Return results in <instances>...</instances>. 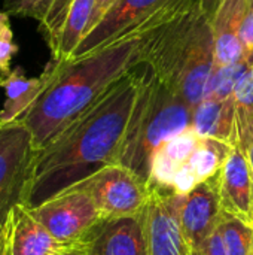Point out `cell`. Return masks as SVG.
Masks as SVG:
<instances>
[{
  "mask_svg": "<svg viewBox=\"0 0 253 255\" xmlns=\"http://www.w3.org/2000/svg\"><path fill=\"white\" fill-rule=\"evenodd\" d=\"M134 69L37 152L22 203L34 208L100 167L118 163L142 84V73Z\"/></svg>",
  "mask_w": 253,
  "mask_h": 255,
  "instance_id": "1",
  "label": "cell"
},
{
  "mask_svg": "<svg viewBox=\"0 0 253 255\" xmlns=\"http://www.w3.org/2000/svg\"><path fill=\"white\" fill-rule=\"evenodd\" d=\"M139 49L140 36H133L84 57L51 61L40 94L19 118L36 151L51 145L119 78L137 67Z\"/></svg>",
  "mask_w": 253,
  "mask_h": 255,
  "instance_id": "2",
  "label": "cell"
},
{
  "mask_svg": "<svg viewBox=\"0 0 253 255\" xmlns=\"http://www.w3.org/2000/svg\"><path fill=\"white\" fill-rule=\"evenodd\" d=\"M139 61L192 109L201 103L216 66L207 0H183L140 34Z\"/></svg>",
  "mask_w": 253,
  "mask_h": 255,
  "instance_id": "3",
  "label": "cell"
},
{
  "mask_svg": "<svg viewBox=\"0 0 253 255\" xmlns=\"http://www.w3.org/2000/svg\"><path fill=\"white\" fill-rule=\"evenodd\" d=\"M192 112L146 67L118 163L148 182L154 154L163 143L192 127Z\"/></svg>",
  "mask_w": 253,
  "mask_h": 255,
  "instance_id": "4",
  "label": "cell"
},
{
  "mask_svg": "<svg viewBox=\"0 0 253 255\" xmlns=\"http://www.w3.org/2000/svg\"><path fill=\"white\" fill-rule=\"evenodd\" d=\"M183 0H116L104 18L88 31L73 58L88 55L127 37L152 30Z\"/></svg>",
  "mask_w": 253,
  "mask_h": 255,
  "instance_id": "5",
  "label": "cell"
},
{
  "mask_svg": "<svg viewBox=\"0 0 253 255\" xmlns=\"http://www.w3.org/2000/svg\"><path fill=\"white\" fill-rule=\"evenodd\" d=\"M76 184L91 196L101 220L140 215L152 196L149 184L119 163L103 166Z\"/></svg>",
  "mask_w": 253,
  "mask_h": 255,
  "instance_id": "6",
  "label": "cell"
},
{
  "mask_svg": "<svg viewBox=\"0 0 253 255\" xmlns=\"http://www.w3.org/2000/svg\"><path fill=\"white\" fill-rule=\"evenodd\" d=\"M36 155L31 133L21 121L0 126V226L22 203Z\"/></svg>",
  "mask_w": 253,
  "mask_h": 255,
  "instance_id": "7",
  "label": "cell"
},
{
  "mask_svg": "<svg viewBox=\"0 0 253 255\" xmlns=\"http://www.w3.org/2000/svg\"><path fill=\"white\" fill-rule=\"evenodd\" d=\"M31 212L52 238L63 245L81 241L101 221L91 196L79 184H73L54 194L31 208Z\"/></svg>",
  "mask_w": 253,
  "mask_h": 255,
  "instance_id": "8",
  "label": "cell"
},
{
  "mask_svg": "<svg viewBox=\"0 0 253 255\" xmlns=\"http://www.w3.org/2000/svg\"><path fill=\"white\" fill-rule=\"evenodd\" d=\"M173 202L188 247L191 251H200L218 229L222 217L219 172L185 194H176L173 191Z\"/></svg>",
  "mask_w": 253,
  "mask_h": 255,
  "instance_id": "9",
  "label": "cell"
},
{
  "mask_svg": "<svg viewBox=\"0 0 253 255\" xmlns=\"http://www.w3.org/2000/svg\"><path fill=\"white\" fill-rule=\"evenodd\" d=\"M81 242L86 255H149L145 211L136 217L101 220Z\"/></svg>",
  "mask_w": 253,
  "mask_h": 255,
  "instance_id": "10",
  "label": "cell"
},
{
  "mask_svg": "<svg viewBox=\"0 0 253 255\" xmlns=\"http://www.w3.org/2000/svg\"><path fill=\"white\" fill-rule=\"evenodd\" d=\"M152 196L145 209V227L149 255H192L174 209L173 191L151 188Z\"/></svg>",
  "mask_w": 253,
  "mask_h": 255,
  "instance_id": "11",
  "label": "cell"
},
{
  "mask_svg": "<svg viewBox=\"0 0 253 255\" xmlns=\"http://www.w3.org/2000/svg\"><path fill=\"white\" fill-rule=\"evenodd\" d=\"M219 197L224 214L253 227V172L239 145L233 146L219 170Z\"/></svg>",
  "mask_w": 253,
  "mask_h": 255,
  "instance_id": "12",
  "label": "cell"
},
{
  "mask_svg": "<svg viewBox=\"0 0 253 255\" xmlns=\"http://www.w3.org/2000/svg\"><path fill=\"white\" fill-rule=\"evenodd\" d=\"M245 4L246 0H216L212 9L216 66H228L246 60L240 40Z\"/></svg>",
  "mask_w": 253,
  "mask_h": 255,
  "instance_id": "13",
  "label": "cell"
},
{
  "mask_svg": "<svg viewBox=\"0 0 253 255\" xmlns=\"http://www.w3.org/2000/svg\"><path fill=\"white\" fill-rule=\"evenodd\" d=\"M6 229L12 255H55L64 247L52 238L25 203L12 208Z\"/></svg>",
  "mask_w": 253,
  "mask_h": 255,
  "instance_id": "14",
  "label": "cell"
},
{
  "mask_svg": "<svg viewBox=\"0 0 253 255\" xmlns=\"http://www.w3.org/2000/svg\"><path fill=\"white\" fill-rule=\"evenodd\" d=\"M231 149L233 146L222 140L201 137L186 164L176 173L169 190L176 194H185L198 184L215 176L224 166Z\"/></svg>",
  "mask_w": 253,
  "mask_h": 255,
  "instance_id": "15",
  "label": "cell"
},
{
  "mask_svg": "<svg viewBox=\"0 0 253 255\" xmlns=\"http://www.w3.org/2000/svg\"><path fill=\"white\" fill-rule=\"evenodd\" d=\"M192 128L201 137L218 139L231 146L239 145L234 97L203 99L194 108Z\"/></svg>",
  "mask_w": 253,
  "mask_h": 255,
  "instance_id": "16",
  "label": "cell"
},
{
  "mask_svg": "<svg viewBox=\"0 0 253 255\" xmlns=\"http://www.w3.org/2000/svg\"><path fill=\"white\" fill-rule=\"evenodd\" d=\"M43 85L45 73L37 78H27L21 69L10 70L1 82V88L4 91V102L0 106L1 124L19 121L37 99Z\"/></svg>",
  "mask_w": 253,
  "mask_h": 255,
  "instance_id": "17",
  "label": "cell"
},
{
  "mask_svg": "<svg viewBox=\"0 0 253 255\" xmlns=\"http://www.w3.org/2000/svg\"><path fill=\"white\" fill-rule=\"evenodd\" d=\"M94 0H73L55 46L51 49L52 61L61 63L73 58L79 43L88 31Z\"/></svg>",
  "mask_w": 253,
  "mask_h": 255,
  "instance_id": "18",
  "label": "cell"
},
{
  "mask_svg": "<svg viewBox=\"0 0 253 255\" xmlns=\"http://www.w3.org/2000/svg\"><path fill=\"white\" fill-rule=\"evenodd\" d=\"M239 146L246 148L253 136V66L245 73L234 91Z\"/></svg>",
  "mask_w": 253,
  "mask_h": 255,
  "instance_id": "19",
  "label": "cell"
},
{
  "mask_svg": "<svg viewBox=\"0 0 253 255\" xmlns=\"http://www.w3.org/2000/svg\"><path fill=\"white\" fill-rule=\"evenodd\" d=\"M253 66L252 61L243 60L228 66H215L209 79L204 99H231L240 79Z\"/></svg>",
  "mask_w": 253,
  "mask_h": 255,
  "instance_id": "20",
  "label": "cell"
},
{
  "mask_svg": "<svg viewBox=\"0 0 253 255\" xmlns=\"http://www.w3.org/2000/svg\"><path fill=\"white\" fill-rule=\"evenodd\" d=\"M218 227L222 235L227 255L253 254V227L224 212Z\"/></svg>",
  "mask_w": 253,
  "mask_h": 255,
  "instance_id": "21",
  "label": "cell"
},
{
  "mask_svg": "<svg viewBox=\"0 0 253 255\" xmlns=\"http://www.w3.org/2000/svg\"><path fill=\"white\" fill-rule=\"evenodd\" d=\"M54 0H4V12L7 15L33 18L42 22Z\"/></svg>",
  "mask_w": 253,
  "mask_h": 255,
  "instance_id": "22",
  "label": "cell"
},
{
  "mask_svg": "<svg viewBox=\"0 0 253 255\" xmlns=\"http://www.w3.org/2000/svg\"><path fill=\"white\" fill-rule=\"evenodd\" d=\"M240 40H242L245 58L253 63V0H246V4H245Z\"/></svg>",
  "mask_w": 253,
  "mask_h": 255,
  "instance_id": "23",
  "label": "cell"
},
{
  "mask_svg": "<svg viewBox=\"0 0 253 255\" xmlns=\"http://www.w3.org/2000/svg\"><path fill=\"white\" fill-rule=\"evenodd\" d=\"M192 253H197L198 255H227L219 227L212 233V236L206 241V244L200 251H192Z\"/></svg>",
  "mask_w": 253,
  "mask_h": 255,
  "instance_id": "24",
  "label": "cell"
},
{
  "mask_svg": "<svg viewBox=\"0 0 253 255\" xmlns=\"http://www.w3.org/2000/svg\"><path fill=\"white\" fill-rule=\"evenodd\" d=\"M115 1L116 0H94V7H92V15H91V21H89V25H88V31H91L104 18V15L113 6Z\"/></svg>",
  "mask_w": 253,
  "mask_h": 255,
  "instance_id": "25",
  "label": "cell"
},
{
  "mask_svg": "<svg viewBox=\"0 0 253 255\" xmlns=\"http://www.w3.org/2000/svg\"><path fill=\"white\" fill-rule=\"evenodd\" d=\"M55 255H86V251L82 245L81 241L70 244V245H64Z\"/></svg>",
  "mask_w": 253,
  "mask_h": 255,
  "instance_id": "26",
  "label": "cell"
},
{
  "mask_svg": "<svg viewBox=\"0 0 253 255\" xmlns=\"http://www.w3.org/2000/svg\"><path fill=\"white\" fill-rule=\"evenodd\" d=\"M243 151L246 152L248 161H249V164H251V167H252V172H253V136H252V137H251L249 143L246 145V148H245Z\"/></svg>",
  "mask_w": 253,
  "mask_h": 255,
  "instance_id": "27",
  "label": "cell"
},
{
  "mask_svg": "<svg viewBox=\"0 0 253 255\" xmlns=\"http://www.w3.org/2000/svg\"><path fill=\"white\" fill-rule=\"evenodd\" d=\"M6 239H7V235H6V227H3V232H1V235H0V255H4Z\"/></svg>",
  "mask_w": 253,
  "mask_h": 255,
  "instance_id": "28",
  "label": "cell"
},
{
  "mask_svg": "<svg viewBox=\"0 0 253 255\" xmlns=\"http://www.w3.org/2000/svg\"><path fill=\"white\" fill-rule=\"evenodd\" d=\"M6 227V224H4ZM6 235H7V239H6V248H4V255H12V250H10V241H9V233H7V229H6Z\"/></svg>",
  "mask_w": 253,
  "mask_h": 255,
  "instance_id": "29",
  "label": "cell"
},
{
  "mask_svg": "<svg viewBox=\"0 0 253 255\" xmlns=\"http://www.w3.org/2000/svg\"><path fill=\"white\" fill-rule=\"evenodd\" d=\"M6 76H7V75H6V73H4V72L0 69V88H1V82H3V79H4ZM0 126H1V120H0Z\"/></svg>",
  "mask_w": 253,
  "mask_h": 255,
  "instance_id": "30",
  "label": "cell"
},
{
  "mask_svg": "<svg viewBox=\"0 0 253 255\" xmlns=\"http://www.w3.org/2000/svg\"><path fill=\"white\" fill-rule=\"evenodd\" d=\"M3 227H4V226H0V235H1V232H3Z\"/></svg>",
  "mask_w": 253,
  "mask_h": 255,
  "instance_id": "31",
  "label": "cell"
},
{
  "mask_svg": "<svg viewBox=\"0 0 253 255\" xmlns=\"http://www.w3.org/2000/svg\"><path fill=\"white\" fill-rule=\"evenodd\" d=\"M192 255H198V254H197V253H192Z\"/></svg>",
  "mask_w": 253,
  "mask_h": 255,
  "instance_id": "32",
  "label": "cell"
},
{
  "mask_svg": "<svg viewBox=\"0 0 253 255\" xmlns=\"http://www.w3.org/2000/svg\"><path fill=\"white\" fill-rule=\"evenodd\" d=\"M252 255H253V254H252Z\"/></svg>",
  "mask_w": 253,
  "mask_h": 255,
  "instance_id": "33",
  "label": "cell"
}]
</instances>
